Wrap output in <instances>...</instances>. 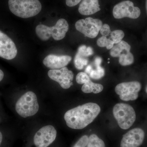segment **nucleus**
<instances>
[{
    "label": "nucleus",
    "mask_w": 147,
    "mask_h": 147,
    "mask_svg": "<svg viewBox=\"0 0 147 147\" xmlns=\"http://www.w3.org/2000/svg\"><path fill=\"white\" fill-rule=\"evenodd\" d=\"M91 81L90 77L86 73L80 72L76 76V81L79 84H85Z\"/></svg>",
    "instance_id": "nucleus-22"
},
{
    "label": "nucleus",
    "mask_w": 147,
    "mask_h": 147,
    "mask_svg": "<svg viewBox=\"0 0 147 147\" xmlns=\"http://www.w3.org/2000/svg\"><path fill=\"white\" fill-rule=\"evenodd\" d=\"M57 131L54 127L47 125L39 129L35 134L34 143L36 147H47L57 137Z\"/></svg>",
    "instance_id": "nucleus-10"
},
{
    "label": "nucleus",
    "mask_w": 147,
    "mask_h": 147,
    "mask_svg": "<svg viewBox=\"0 0 147 147\" xmlns=\"http://www.w3.org/2000/svg\"><path fill=\"white\" fill-rule=\"evenodd\" d=\"M141 88L142 85L138 82H123L117 85L115 91L122 100L129 101L138 98Z\"/></svg>",
    "instance_id": "nucleus-7"
},
{
    "label": "nucleus",
    "mask_w": 147,
    "mask_h": 147,
    "mask_svg": "<svg viewBox=\"0 0 147 147\" xmlns=\"http://www.w3.org/2000/svg\"><path fill=\"white\" fill-rule=\"evenodd\" d=\"M8 5L13 14L24 18L35 16L42 9L38 0H9Z\"/></svg>",
    "instance_id": "nucleus-2"
},
{
    "label": "nucleus",
    "mask_w": 147,
    "mask_h": 147,
    "mask_svg": "<svg viewBox=\"0 0 147 147\" xmlns=\"http://www.w3.org/2000/svg\"><path fill=\"white\" fill-rule=\"evenodd\" d=\"M141 14V10L134 6L132 2L125 1L115 6L113 9V15L116 19L128 17L132 19L139 18Z\"/></svg>",
    "instance_id": "nucleus-9"
},
{
    "label": "nucleus",
    "mask_w": 147,
    "mask_h": 147,
    "mask_svg": "<svg viewBox=\"0 0 147 147\" xmlns=\"http://www.w3.org/2000/svg\"><path fill=\"white\" fill-rule=\"evenodd\" d=\"M102 26L100 19L88 17L80 19L75 24V27L78 31L90 38H95L98 34Z\"/></svg>",
    "instance_id": "nucleus-6"
},
{
    "label": "nucleus",
    "mask_w": 147,
    "mask_h": 147,
    "mask_svg": "<svg viewBox=\"0 0 147 147\" xmlns=\"http://www.w3.org/2000/svg\"><path fill=\"white\" fill-rule=\"evenodd\" d=\"M100 34L102 36H108L110 35L111 31L110 26L107 24L102 25L100 30Z\"/></svg>",
    "instance_id": "nucleus-24"
},
{
    "label": "nucleus",
    "mask_w": 147,
    "mask_h": 147,
    "mask_svg": "<svg viewBox=\"0 0 147 147\" xmlns=\"http://www.w3.org/2000/svg\"><path fill=\"white\" fill-rule=\"evenodd\" d=\"M92 65H89L86 68V73L89 74L90 73L92 70Z\"/></svg>",
    "instance_id": "nucleus-26"
},
{
    "label": "nucleus",
    "mask_w": 147,
    "mask_h": 147,
    "mask_svg": "<svg viewBox=\"0 0 147 147\" xmlns=\"http://www.w3.org/2000/svg\"><path fill=\"white\" fill-rule=\"evenodd\" d=\"M48 76L53 81L57 82L63 88L67 89L73 85L74 74L67 67L59 69H50Z\"/></svg>",
    "instance_id": "nucleus-11"
},
{
    "label": "nucleus",
    "mask_w": 147,
    "mask_h": 147,
    "mask_svg": "<svg viewBox=\"0 0 147 147\" xmlns=\"http://www.w3.org/2000/svg\"><path fill=\"white\" fill-rule=\"evenodd\" d=\"M103 89V87L101 84H95L91 81L84 84L82 86V92L85 93H90L93 92L94 94H98L102 92Z\"/></svg>",
    "instance_id": "nucleus-18"
},
{
    "label": "nucleus",
    "mask_w": 147,
    "mask_h": 147,
    "mask_svg": "<svg viewBox=\"0 0 147 147\" xmlns=\"http://www.w3.org/2000/svg\"><path fill=\"white\" fill-rule=\"evenodd\" d=\"M82 0H66V4L69 7H74L77 5Z\"/></svg>",
    "instance_id": "nucleus-25"
},
{
    "label": "nucleus",
    "mask_w": 147,
    "mask_h": 147,
    "mask_svg": "<svg viewBox=\"0 0 147 147\" xmlns=\"http://www.w3.org/2000/svg\"><path fill=\"white\" fill-rule=\"evenodd\" d=\"M15 109L18 115L22 117L26 118L34 115L39 110L36 95L32 91L24 94L17 100Z\"/></svg>",
    "instance_id": "nucleus-4"
},
{
    "label": "nucleus",
    "mask_w": 147,
    "mask_h": 147,
    "mask_svg": "<svg viewBox=\"0 0 147 147\" xmlns=\"http://www.w3.org/2000/svg\"><path fill=\"white\" fill-rule=\"evenodd\" d=\"M87 147H105L104 142L96 134H91L89 137Z\"/></svg>",
    "instance_id": "nucleus-19"
},
{
    "label": "nucleus",
    "mask_w": 147,
    "mask_h": 147,
    "mask_svg": "<svg viewBox=\"0 0 147 147\" xmlns=\"http://www.w3.org/2000/svg\"><path fill=\"white\" fill-rule=\"evenodd\" d=\"M100 10L98 0H83L79 7V13L86 16L94 14Z\"/></svg>",
    "instance_id": "nucleus-16"
},
{
    "label": "nucleus",
    "mask_w": 147,
    "mask_h": 147,
    "mask_svg": "<svg viewBox=\"0 0 147 147\" xmlns=\"http://www.w3.org/2000/svg\"><path fill=\"white\" fill-rule=\"evenodd\" d=\"M110 39L115 44L121 42L125 36L124 32L121 30H115L111 32Z\"/></svg>",
    "instance_id": "nucleus-21"
},
{
    "label": "nucleus",
    "mask_w": 147,
    "mask_h": 147,
    "mask_svg": "<svg viewBox=\"0 0 147 147\" xmlns=\"http://www.w3.org/2000/svg\"><path fill=\"white\" fill-rule=\"evenodd\" d=\"M89 137L87 135H84L79 139L73 147H86L88 142Z\"/></svg>",
    "instance_id": "nucleus-23"
},
{
    "label": "nucleus",
    "mask_w": 147,
    "mask_h": 147,
    "mask_svg": "<svg viewBox=\"0 0 147 147\" xmlns=\"http://www.w3.org/2000/svg\"><path fill=\"white\" fill-rule=\"evenodd\" d=\"M145 138L144 131L142 129L135 128L124 134L121 142V147H139Z\"/></svg>",
    "instance_id": "nucleus-13"
},
{
    "label": "nucleus",
    "mask_w": 147,
    "mask_h": 147,
    "mask_svg": "<svg viewBox=\"0 0 147 147\" xmlns=\"http://www.w3.org/2000/svg\"><path fill=\"white\" fill-rule=\"evenodd\" d=\"M17 54V48L13 40L0 30V57L10 60L16 57Z\"/></svg>",
    "instance_id": "nucleus-12"
},
{
    "label": "nucleus",
    "mask_w": 147,
    "mask_h": 147,
    "mask_svg": "<svg viewBox=\"0 0 147 147\" xmlns=\"http://www.w3.org/2000/svg\"><path fill=\"white\" fill-rule=\"evenodd\" d=\"M3 138V134H2L1 132L0 131V146H1V144L2 142Z\"/></svg>",
    "instance_id": "nucleus-28"
},
{
    "label": "nucleus",
    "mask_w": 147,
    "mask_h": 147,
    "mask_svg": "<svg viewBox=\"0 0 147 147\" xmlns=\"http://www.w3.org/2000/svg\"></svg>",
    "instance_id": "nucleus-30"
},
{
    "label": "nucleus",
    "mask_w": 147,
    "mask_h": 147,
    "mask_svg": "<svg viewBox=\"0 0 147 147\" xmlns=\"http://www.w3.org/2000/svg\"><path fill=\"white\" fill-rule=\"evenodd\" d=\"M113 115L119 126L123 129H128L134 124L136 118L134 109L128 104L119 103L113 108Z\"/></svg>",
    "instance_id": "nucleus-5"
},
{
    "label": "nucleus",
    "mask_w": 147,
    "mask_h": 147,
    "mask_svg": "<svg viewBox=\"0 0 147 147\" xmlns=\"http://www.w3.org/2000/svg\"><path fill=\"white\" fill-rule=\"evenodd\" d=\"M4 76V74L1 69H0V82L3 80Z\"/></svg>",
    "instance_id": "nucleus-27"
},
{
    "label": "nucleus",
    "mask_w": 147,
    "mask_h": 147,
    "mask_svg": "<svg viewBox=\"0 0 147 147\" xmlns=\"http://www.w3.org/2000/svg\"><path fill=\"white\" fill-rule=\"evenodd\" d=\"M71 59L70 56L67 55H50L44 59L42 63L45 66L51 69H59L65 67L71 61Z\"/></svg>",
    "instance_id": "nucleus-14"
},
{
    "label": "nucleus",
    "mask_w": 147,
    "mask_h": 147,
    "mask_svg": "<svg viewBox=\"0 0 147 147\" xmlns=\"http://www.w3.org/2000/svg\"><path fill=\"white\" fill-rule=\"evenodd\" d=\"M146 12L147 14V0L146 1Z\"/></svg>",
    "instance_id": "nucleus-29"
},
{
    "label": "nucleus",
    "mask_w": 147,
    "mask_h": 147,
    "mask_svg": "<svg viewBox=\"0 0 147 147\" xmlns=\"http://www.w3.org/2000/svg\"><path fill=\"white\" fill-rule=\"evenodd\" d=\"M68 30L67 21L61 18L54 26L48 27L42 24L38 25L36 28V33L37 36L43 41L48 40L51 36L55 40H59L65 37Z\"/></svg>",
    "instance_id": "nucleus-3"
},
{
    "label": "nucleus",
    "mask_w": 147,
    "mask_h": 147,
    "mask_svg": "<svg viewBox=\"0 0 147 147\" xmlns=\"http://www.w3.org/2000/svg\"><path fill=\"white\" fill-rule=\"evenodd\" d=\"M100 111V106L98 104L88 102L68 110L64 118L68 127L83 129L94 120Z\"/></svg>",
    "instance_id": "nucleus-1"
},
{
    "label": "nucleus",
    "mask_w": 147,
    "mask_h": 147,
    "mask_svg": "<svg viewBox=\"0 0 147 147\" xmlns=\"http://www.w3.org/2000/svg\"><path fill=\"white\" fill-rule=\"evenodd\" d=\"M96 42L98 46L100 47H106L108 50L112 49L115 44L110 38H108L107 37L105 36L99 38Z\"/></svg>",
    "instance_id": "nucleus-20"
},
{
    "label": "nucleus",
    "mask_w": 147,
    "mask_h": 147,
    "mask_svg": "<svg viewBox=\"0 0 147 147\" xmlns=\"http://www.w3.org/2000/svg\"><path fill=\"white\" fill-rule=\"evenodd\" d=\"M102 59L99 57L96 58L94 61V64L95 69L92 70L90 73V77L94 79H99L102 78L105 75V70L104 69L100 66Z\"/></svg>",
    "instance_id": "nucleus-17"
},
{
    "label": "nucleus",
    "mask_w": 147,
    "mask_h": 147,
    "mask_svg": "<svg viewBox=\"0 0 147 147\" xmlns=\"http://www.w3.org/2000/svg\"><path fill=\"white\" fill-rule=\"evenodd\" d=\"M93 54L92 48L87 47L86 45H82L79 47L74 59L75 67L79 70L83 69L88 63V57Z\"/></svg>",
    "instance_id": "nucleus-15"
},
{
    "label": "nucleus",
    "mask_w": 147,
    "mask_h": 147,
    "mask_svg": "<svg viewBox=\"0 0 147 147\" xmlns=\"http://www.w3.org/2000/svg\"><path fill=\"white\" fill-rule=\"evenodd\" d=\"M131 47L123 40L114 45L110 49V55L113 57H119V63L123 66L129 65L133 63L134 57L130 52Z\"/></svg>",
    "instance_id": "nucleus-8"
}]
</instances>
